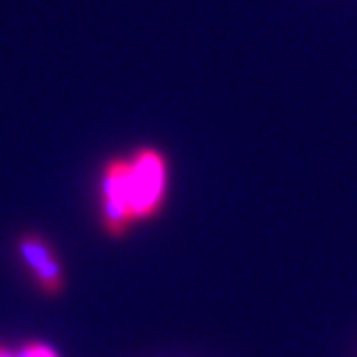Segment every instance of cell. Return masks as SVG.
Segmentation results:
<instances>
[{
  "mask_svg": "<svg viewBox=\"0 0 357 357\" xmlns=\"http://www.w3.org/2000/svg\"><path fill=\"white\" fill-rule=\"evenodd\" d=\"M0 357H19V353H12V351H7V348H5L3 355H0Z\"/></svg>",
  "mask_w": 357,
  "mask_h": 357,
  "instance_id": "cell-4",
  "label": "cell"
},
{
  "mask_svg": "<svg viewBox=\"0 0 357 357\" xmlns=\"http://www.w3.org/2000/svg\"><path fill=\"white\" fill-rule=\"evenodd\" d=\"M3 351H5V346H0V355H3Z\"/></svg>",
  "mask_w": 357,
  "mask_h": 357,
  "instance_id": "cell-5",
  "label": "cell"
},
{
  "mask_svg": "<svg viewBox=\"0 0 357 357\" xmlns=\"http://www.w3.org/2000/svg\"><path fill=\"white\" fill-rule=\"evenodd\" d=\"M19 357H61L56 353L54 346L45 344V341H28V344L21 346Z\"/></svg>",
  "mask_w": 357,
  "mask_h": 357,
  "instance_id": "cell-3",
  "label": "cell"
},
{
  "mask_svg": "<svg viewBox=\"0 0 357 357\" xmlns=\"http://www.w3.org/2000/svg\"><path fill=\"white\" fill-rule=\"evenodd\" d=\"M165 195L167 160L158 149L112 158L100 174V223L109 237H123L132 223L155 216Z\"/></svg>",
  "mask_w": 357,
  "mask_h": 357,
  "instance_id": "cell-1",
  "label": "cell"
},
{
  "mask_svg": "<svg viewBox=\"0 0 357 357\" xmlns=\"http://www.w3.org/2000/svg\"><path fill=\"white\" fill-rule=\"evenodd\" d=\"M17 253L42 295L59 297L66 288V269L52 241L42 234L26 232L17 241Z\"/></svg>",
  "mask_w": 357,
  "mask_h": 357,
  "instance_id": "cell-2",
  "label": "cell"
}]
</instances>
